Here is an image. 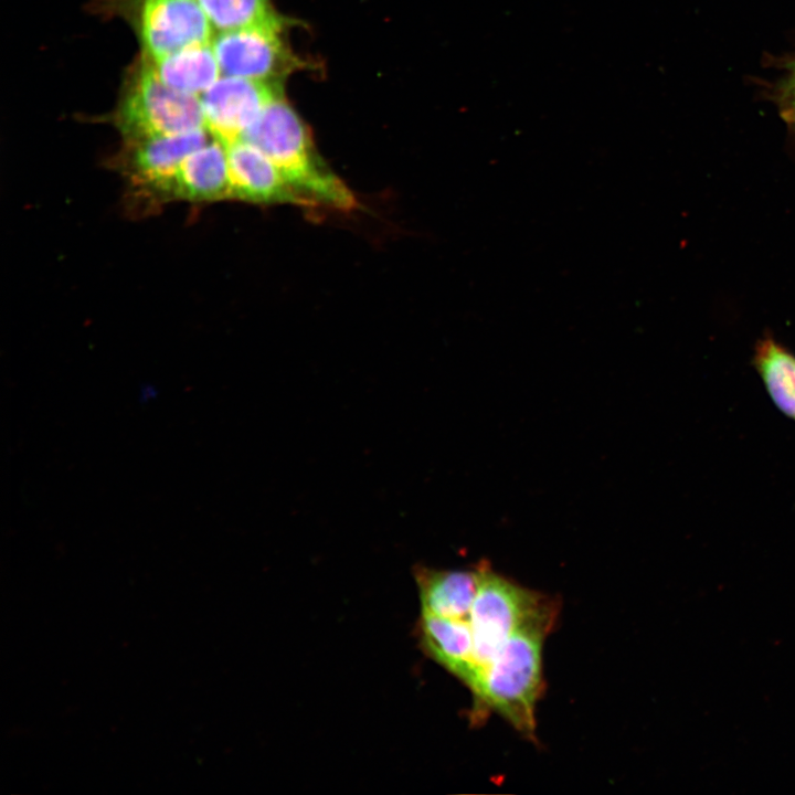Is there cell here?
<instances>
[{
    "mask_svg": "<svg viewBox=\"0 0 795 795\" xmlns=\"http://www.w3.org/2000/svg\"><path fill=\"white\" fill-rule=\"evenodd\" d=\"M219 31L240 29L278 18L268 0H198Z\"/></svg>",
    "mask_w": 795,
    "mask_h": 795,
    "instance_id": "cell-15",
    "label": "cell"
},
{
    "mask_svg": "<svg viewBox=\"0 0 795 795\" xmlns=\"http://www.w3.org/2000/svg\"><path fill=\"white\" fill-rule=\"evenodd\" d=\"M792 75H795V67H794V70H793V73H792Z\"/></svg>",
    "mask_w": 795,
    "mask_h": 795,
    "instance_id": "cell-17",
    "label": "cell"
},
{
    "mask_svg": "<svg viewBox=\"0 0 795 795\" xmlns=\"http://www.w3.org/2000/svg\"><path fill=\"white\" fill-rule=\"evenodd\" d=\"M138 28L150 60L213 40L212 24L198 0H141Z\"/></svg>",
    "mask_w": 795,
    "mask_h": 795,
    "instance_id": "cell-7",
    "label": "cell"
},
{
    "mask_svg": "<svg viewBox=\"0 0 795 795\" xmlns=\"http://www.w3.org/2000/svg\"><path fill=\"white\" fill-rule=\"evenodd\" d=\"M478 569L479 585L469 616L475 668L471 692L511 635L555 603L494 572L485 561Z\"/></svg>",
    "mask_w": 795,
    "mask_h": 795,
    "instance_id": "cell-4",
    "label": "cell"
},
{
    "mask_svg": "<svg viewBox=\"0 0 795 795\" xmlns=\"http://www.w3.org/2000/svg\"><path fill=\"white\" fill-rule=\"evenodd\" d=\"M422 613L469 621L479 585L478 565L473 570L415 568Z\"/></svg>",
    "mask_w": 795,
    "mask_h": 795,
    "instance_id": "cell-11",
    "label": "cell"
},
{
    "mask_svg": "<svg viewBox=\"0 0 795 795\" xmlns=\"http://www.w3.org/2000/svg\"><path fill=\"white\" fill-rule=\"evenodd\" d=\"M115 124L127 142L205 128L201 99L167 86L148 57L131 75Z\"/></svg>",
    "mask_w": 795,
    "mask_h": 795,
    "instance_id": "cell-3",
    "label": "cell"
},
{
    "mask_svg": "<svg viewBox=\"0 0 795 795\" xmlns=\"http://www.w3.org/2000/svg\"><path fill=\"white\" fill-rule=\"evenodd\" d=\"M231 199L225 146L213 138L181 163L172 188V200L209 202Z\"/></svg>",
    "mask_w": 795,
    "mask_h": 795,
    "instance_id": "cell-10",
    "label": "cell"
},
{
    "mask_svg": "<svg viewBox=\"0 0 795 795\" xmlns=\"http://www.w3.org/2000/svg\"><path fill=\"white\" fill-rule=\"evenodd\" d=\"M754 365L772 402L795 421V356L765 338L756 347Z\"/></svg>",
    "mask_w": 795,
    "mask_h": 795,
    "instance_id": "cell-14",
    "label": "cell"
},
{
    "mask_svg": "<svg viewBox=\"0 0 795 795\" xmlns=\"http://www.w3.org/2000/svg\"><path fill=\"white\" fill-rule=\"evenodd\" d=\"M781 97L783 115L788 121L795 123V75L787 81Z\"/></svg>",
    "mask_w": 795,
    "mask_h": 795,
    "instance_id": "cell-16",
    "label": "cell"
},
{
    "mask_svg": "<svg viewBox=\"0 0 795 795\" xmlns=\"http://www.w3.org/2000/svg\"><path fill=\"white\" fill-rule=\"evenodd\" d=\"M284 19L280 17L240 29L220 31L211 45L221 72L278 84L280 78L299 65L283 41Z\"/></svg>",
    "mask_w": 795,
    "mask_h": 795,
    "instance_id": "cell-5",
    "label": "cell"
},
{
    "mask_svg": "<svg viewBox=\"0 0 795 795\" xmlns=\"http://www.w3.org/2000/svg\"><path fill=\"white\" fill-rule=\"evenodd\" d=\"M279 94L278 84L225 75L200 98L205 128L224 146L241 139Z\"/></svg>",
    "mask_w": 795,
    "mask_h": 795,
    "instance_id": "cell-8",
    "label": "cell"
},
{
    "mask_svg": "<svg viewBox=\"0 0 795 795\" xmlns=\"http://www.w3.org/2000/svg\"><path fill=\"white\" fill-rule=\"evenodd\" d=\"M205 128L173 136L127 142L121 169L138 193L172 200L174 177L182 161L208 142Z\"/></svg>",
    "mask_w": 795,
    "mask_h": 795,
    "instance_id": "cell-6",
    "label": "cell"
},
{
    "mask_svg": "<svg viewBox=\"0 0 795 795\" xmlns=\"http://www.w3.org/2000/svg\"><path fill=\"white\" fill-rule=\"evenodd\" d=\"M225 148L231 199L252 203L308 205L276 165L257 147L241 138L226 145Z\"/></svg>",
    "mask_w": 795,
    "mask_h": 795,
    "instance_id": "cell-9",
    "label": "cell"
},
{
    "mask_svg": "<svg viewBox=\"0 0 795 795\" xmlns=\"http://www.w3.org/2000/svg\"><path fill=\"white\" fill-rule=\"evenodd\" d=\"M426 651L470 689L474 682V642L469 621L422 613Z\"/></svg>",
    "mask_w": 795,
    "mask_h": 795,
    "instance_id": "cell-12",
    "label": "cell"
},
{
    "mask_svg": "<svg viewBox=\"0 0 795 795\" xmlns=\"http://www.w3.org/2000/svg\"><path fill=\"white\" fill-rule=\"evenodd\" d=\"M555 617L553 603L507 640L473 691L476 718L492 711L521 734L534 735V710L542 688V647Z\"/></svg>",
    "mask_w": 795,
    "mask_h": 795,
    "instance_id": "cell-1",
    "label": "cell"
},
{
    "mask_svg": "<svg viewBox=\"0 0 795 795\" xmlns=\"http://www.w3.org/2000/svg\"><path fill=\"white\" fill-rule=\"evenodd\" d=\"M150 61L167 86L193 95L208 91L222 73L211 43L190 46Z\"/></svg>",
    "mask_w": 795,
    "mask_h": 795,
    "instance_id": "cell-13",
    "label": "cell"
},
{
    "mask_svg": "<svg viewBox=\"0 0 795 795\" xmlns=\"http://www.w3.org/2000/svg\"><path fill=\"white\" fill-rule=\"evenodd\" d=\"M242 139L262 150L309 205L340 211L358 205L352 191L319 157L306 125L280 94L262 110Z\"/></svg>",
    "mask_w": 795,
    "mask_h": 795,
    "instance_id": "cell-2",
    "label": "cell"
}]
</instances>
